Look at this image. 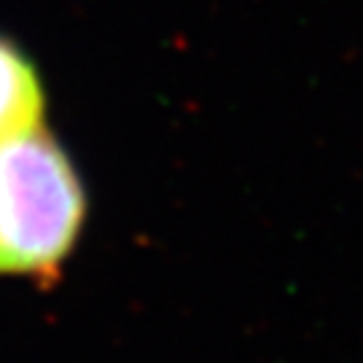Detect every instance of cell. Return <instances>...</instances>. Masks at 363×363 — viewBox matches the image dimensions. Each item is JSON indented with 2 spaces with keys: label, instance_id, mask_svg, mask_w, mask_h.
<instances>
[{
  "label": "cell",
  "instance_id": "1",
  "mask_svg": "<svg viewBox=\"0 0 363 363\" xmlns=\"http://www.w3.org/2000/svg\"><path fill=\"white\" fill-rule=\"evenodd\" d=\"M86 196L43 127L0 143V274H52L73 250Z\"/></svg>",
  "mask_w": 363,
  "mask_h": 363
},
{
  "label": "cell",
  "instance_id": "2",
  "mask_svg": "<svg viewBox=\"0 0 363 363\" xmlns=\"http://www.w3.org/2000/svg\"><path fill=\"white\" fill-rule=\"evenodd\" d=\"M43 113V89L33 62L0 35V143L33 130Z\"/></svg>",
  "mask_w": 363,
  "mask_h": 363
}]
</instances>
